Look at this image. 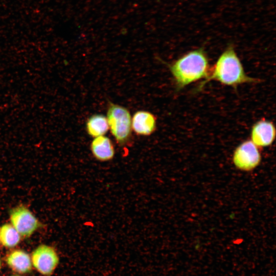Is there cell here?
<instances>
[{"instance_id":"obj_6","label":"cell","mask_w":276,"mask_h":276,"mask_svg":"<svg viewBox=\"0 0 276 276\" xmlns=\"http://www.w3.org/2000/svg\"><path fill=\"white\" fill-rule=\"evenodd\" d=\"M10 219L12 225L20 236L28 237L39 227V222L32 213L24 206L12 210Z\"/></svg>"},{"instance_id":"obj_3","label":"cell","mask_w":276,"mask_h":276,"mask_svg":"<svg viewBox=\"0 0 276 276\" xmlns=\"http://www.w3.org/2000/svg\"><path fill=\"white\" fill-rule=\"evenodd\" d=\"M106 118L109 130L117 143L121 147L132 141L131 116L129 110L120 105L109 101Z\"/></svg>"},{"instance_id":"obj_12","label":"cell","mask_w":276,"mask_h":276,"mask_svg":"<svg viewBox=\"0 0 276 276\" xmlns=\"http://www.w3.org/2000/svg\"><path fill=\"white\" fill-rule=\"evenodd\" d=\"M20 235L14 226L6 224L0 229V241L7 247L15 246L20 241Z\"/></svg>"},{"instance_id":"obj_10","label":"cell","mask_w":276,"mask_h":276,"mask_svg":"<svg viewBox=\"0 0 276 276\" xmlns=\"http://www.w3.org/2000/svg\"><path fill=\"white\" fill-rule=\"evenodd\" d=\"M6 262L11 269L20 273L29 272L32 267L30 256L22 250H15L8 255Z\"/></svg>"},{"instance_id":"obj_8","label":"cell","mask_w":276,"mask_h":276,"mask_svg":"<svg viewBox=\"0 0 276 276\" xmlns=\"http://www.w3.org/2000/svg\"><path fill=\"white\" fill-rule=\"evenodd\" d=\"M156 127V118L150 111L139 110L131 118L132 130L138 135H150L155 132Z\"/></svg>"},{"instance_id":"obj_13","label":"cell","mask_w":276,"mask_h":276,"mask_svg":"<svg viewBox=\"0 0 276 276\" xmlns=\"http://www.w3.org/2000/svg\"><path fill=\"white\" fill-rule=\"evenodd\" d=\"M13 276H19V275H13Z\"/></svg>"},{"instance_id":"obj_14","label":"cell","mask_w":276,"mask_h":276,"mask_svg":"<svg viewBox=\"0 0 276 276\" xmlns=\"http://www.w3.org/2000/svg\"><path fill=\"white\" fill-rule=\"evenodd\" d=\"M0 267H1V262H0Z\"/></svg>"},{"instance_id":"obj_9","label":"cell","mask_w":276,"mask_h":276,"mask_svg":"<svg viewBox=\"0 0 276 276\" xmlns=\"http://www.w3.org/2000/svg\"><path fill=\"white\" fill-rule=\"evenodd\" d=\"M93 156L100 162L112 159L115 154V149L111 140L104 135L94 138L90 145Z\"/></svg>"},{"instance_id":"obj_5","label":"cell","mask_w":276,"mask_h":276,"mask_svg":"<svg viewBox=\"0 0 276 276\" xmlns=\"http://www.w3.org/2000/svg\"><path fill=\"white\" fill-rule=\"evenodd\" d=\"M32 264L41 274L51 275L59 263V257L52 247L41 245L33 252L31 257Z\"/></svg>"},{"instance_id":"obj_11","label":"cell","mask_w":276,"mask_h":276,"mask_svg":"<svg viewBox=\"0 0 276 276\" xmlns=\"http://www.w3.org/2000/svg\"><path fill=\"white\" fill-rule=\"evenodd\" d=\"M85 129L87 134L95 138L104 135L109 130L106 116L103 114H94L86 120Z\"/></svg>"},{"instance_id":"obj_7","label":"cell","mask_w":276,"mask_h":276,"mask_svg":"<svg viewBox=\"0 0 276 276\" xmlns=\"http://www.w3.org/2000/svg\"><path fill=\"white\" fill-rule=\"evenodd\" d=\"M275 129L272 122L262 120L252 126L250 133L251 141L258 148L270 146L274 141Z\"/></svg>"},{"instance_id":"obj_2","label":"cell","mask_w":276,"mask_h":276,"mask_svg":"<svg viewBox=\"0 0 276 276\" xmlns=\"http://www.w3.org/2000/svg\"><path fill=\"white\" fill-rule=\"evenodd\" d=\"M167 66L177 90L205 79L210 70L208 56L202 48L187 53Z\"/></svg>"},{"instance_id":"obj_4","label":"cell","mask_w":276,"mask_h":276,"mask_svg":"<svg viewBox=\"0 0 276 276\" xmlns=\"http://www.w3.org/2000/svg\"><path fill=\"white\" fill-rule=\"evenodd\" d=\"M258 148L251 140L242 143L233 154V160L235 166L244 171L254 169L259 165L261 159Z\"/></svg>"},{"instance_id":"obj_1","label":"cell","mask_w":276,"mask_h":276,"mask_svg":"<svg viewBox=\"0 0 276 276\" xmlns=\"http://www.w3.org/2000/svg\"><path fill=\"white\" fill-rule=\"evenodd\" d=\"M213 80L234 87L243 83L259 81L258 79L247 75L232 44L229 45L219 56L215 64L210 69L208 77L199 85L196 90H201L207 82Z\"/></svg>"}]
</instances>
